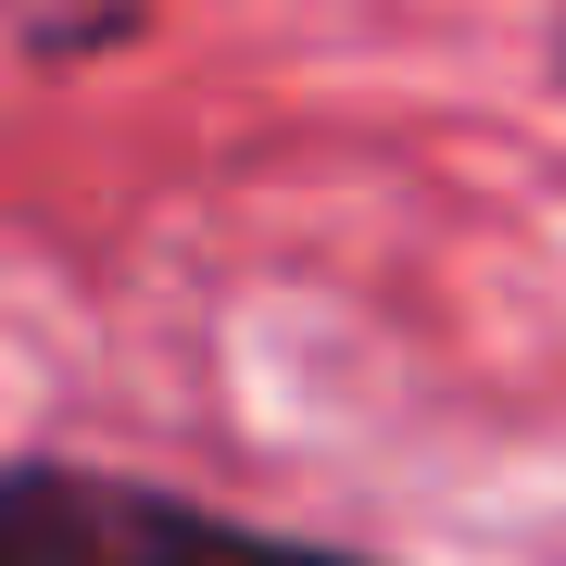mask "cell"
I'll use <instances>...</instances> for the list:
<instances>
[{
  "label": "cell",
  "instance_id": "3957f363",
  "mask_svg": "<svg viewBox=\"0 0 566 566\" xmlns=\"http://www.w3.org/2000/svg\"><path fill=\"white\" fill-rule=\"evenodd\" d=\"M542 76H554V102H566V0H554V39H542Z\"/></svg>",
  "mask_w": 566,
  "mask_h": 566
},
{
  "label": "cell",
  "instance_id": "7a4b0ae2",
  "mask_svg": "<svg viewBox=\"0 0 566 566\" xmlns=\"http://www.w3.org/2000/svg\"><path fill=\"white\" fill-rule=\"evenodd\" d=\"M139 39V0H76V13H25V63H76V51H114Z\"/></svg>",
  "mask_w": 566,
  "mask_h": 566
},
{
  "label": "cell",
  "instance_id": "6da1fadb",
  "mask_svg": "<svg viewBox=\"0 0 566 566\" xmlns=\"http://www.w3.org/2000/svg\"><path fill=\"white\" fill-rule=\"evenodd\" d=\"M0 566H378L353 542H303V528H264L227 504H189L164 479L126 465H63L25 453L0 491Z\"/></svg>",
  "mask_w": 566,
  "mask_h": 566
}]
</instances>
